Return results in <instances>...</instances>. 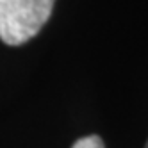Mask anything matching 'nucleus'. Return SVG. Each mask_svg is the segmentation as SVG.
<instances>
[{
	"instance_id": "2",
	"label": "nucleus",
	"mask_w": 148,
	"mask_h": 148,
	"mask_svg": "<svg viewBox=\"0 0 148 148\" xmlns=\"http://www.w3.org/2000/svg\"><path fill=\"white\" fill-rule=\"evenodd\" d=\"M71 148H105L103 146V141L100 136H86V137H80L73 143Z\"/></svg>"
},
{
	"instance_id": "1",
	"label": "nucleus",
	"mask_w": 148,
	"mask_h": 148,
	"mask_svg": "<svg viewBox=\"0 0 148 148\" xmlns=\"http://www.w3.org/2000/svg\"><path fill=\"white\" fill-rule=\"evenodd\" d=\"M56 0H0V39L18 47L32 39L48 22Z\"/></svg>"
},
{
	"instance_id": "3",
	"label": "nucleus",
	"mask_w": 148,
	"mask_h": 148,
	"mask_svg": "<svg viewBox=\"0 0 148 148\" xmlns=\"http://www.w3.org/2000/svg\"><path fill=\"white\" fill-rule=\"evenodd\" d=\"M145 148H148V141H146V146H145Z\"/></svg>"
}]
</instances>
